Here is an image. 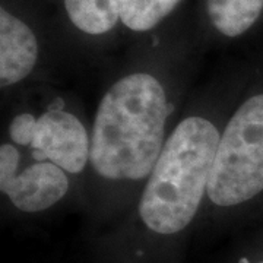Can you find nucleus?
Instances as JSON below:
<instances>
[{"label":"nucleus","instance_id":"9","mask_svg":"<svg viewBox=\"0 0 263 263\" xmlns=\"http://www.w3.org/2000/svg\"><path fill=\"white\" fill-rule=\"evenodd\" d=\"M181 0H120V21L132 31H149L167 18Z\"/></svg>","mask_w":263,"mask_h":263},{"label":"nucleus","instance_id":"7","mask_svg":"<svg viewBox=\"0 0 263 263\" xmlns=\"http://www.w3.org/2000/svg\"><path fill=\"white\" fill-rule=\"evenodd\" d=\"M206 8L218 32L226 37H238L259 19L263 0H206Z\"/></svg>","mask_w":263,"mask_h":263},{"label":"nucleus","instance_id":"10","mask_svg":"<svg viewBox=\"0 0 263 263\" xmlns=\"http://www.w3.org/2000/svg\"><path fill=\"white\" fill-rule=\"evenodd\" d=\"M37 122L38 119L31 114L16 116L9 126L10 139L19 145H31L37 130Z\"/></svg>","mask_w":263,"mask_h":263},{"label":"nucleus","instance_id":"4","mask_svg":"<svg viewBox=\"0 0 263 263\" xmlns=\"http://www.w3.org/2000/svg\"><path fill=\"white\" fill-rule=\"evenodd\" d=\"M37 162L48 160L67 173H81L89 157V142L84 124L66 111L48 110L37 122L29 145Z\"/></svg>","mask_w":263,"mask_h":263},{"label":"nucleus","instance_id":"1","mask_svg":"<svg viewBox=\"0 0 263 263\" xmlns=\"http://www.w3.org/2000/svg\"><path fill=\"white\" fill-rule=\"evenodd\" d=\"M168 113L162 86L148 73L122 78L97 110L89 160L104 179L141 180L149 176L164 148Z\"/></svg>","mask_w":263,"mask_h":263},{"label":"nucleus","instance_id":"12","mask_svg":"<svg viewBox=\"0 0 263 263\" xmlns=\"http://www.w3.org/2000/svg\"><path fill=\"white\" fill-rule=\"evenodd\" d=\"M240 263H249V260H247V259H241V260H240Z\"/></svg>","mask_w":263,"mask_h":263},{"label":"nucleus","instance_id":"3","mask_svg":"<svg viewBox=\"0 0 263 263\" xmlns=\"http://www.w3.org/2000/svg\"><path fill=\"white\" fill-rule=\"evenodd\" d=\"M263 190V94L235 111L221 136L208 184L219 206H234Z\"/></svg>","mask_w":263,"mask_h":263},{"label":"nucleus","instance_id":"11","mask_svg":"<svg viewBox=\"0 0 263 263\" xmlns=\"http://www.w3.org/2000/svg\"><path fill=\"white\" fill-rule=\"evenodd\" d=\"M18 164V149L9 143H3L0 148V186H5L13 177H16Z\"/></svg>","mask_w":263,"mask_h":263},{"label":"nucleus","instance_id":"6","mask_svg":"<svg viewBox=\"0 0 263 263\" xmlns=\"http://www.w3.org/2000/svg\"><path fill=\"white\" fill-rule=\"evenodd\" d=\"M38 43L32 29L6 9L0 10V84H18L32 72Z\"/></svg>","mask_w":263,"mask_h":263},{"label":"nucleus","instance_id":"8","mask_svg":"<svg viewBox=\"0 0 263 263\" xmlns=\"http://www.w3.org/2000/svg\"><path fill=\"white\" fill-rule=\"evenodd\" d=\"M70 22L85 34L100 35L120 21V0H65Z\"/></svg>","mask_w":263,"mask_h":263},{"label":"nucleus","instance_id":"13","mask_svg":"<svg viewBox=\"0 0 263 263\" xmlns=\"http://www.w3.org/2000/svg\"><path fill=\"white\" fill-rule=\"evenodd\" d=\"M259 263H263V262H259Z\"/></svg>","mask_w":263,"mask_h":263},{"label":"nucleus","instance_id":"5","mask_svg":"<svg viewBox=\"0 0 263 263\" xmlns=\"http://www.w3.org/2000/svg\"><path fill=\"white\" fill-rule=\"evenodd\" d=\"M0 187L19 211L40 212L53 206L65 196L69 180L65 170L44 161L32 164Z\"/></svg>","mask_w":263,"mask_h":263},{"label":"nucleus","instance_id":"2","mask_svg":"<svg viewBox=\"0 0 263 263\" xmlns=\"http://www.w3.org/2000/svg\"><path fill=\"white\" fill-rule=\"evenodd\" d=\"M219 133L203 117H187L164 143L142 193L139 214L149 230L176 234L196 215L219 143Z\"/></svg>","mask_w":263,"mask_h":263}]
</instances>
